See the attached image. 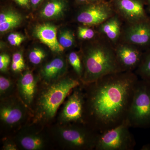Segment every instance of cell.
I'll use <instances>...</instances> for the list:
<instances>
[{
    "label": "cell",
    "instance_id": "cell-9",
    "mask_svg": "<svg viewBox=\"0 0 150 150\" xmlns=\"http://www.w3.org/2000/svg\"><path fill=\"white\" fill-rule=\"evenodd\" d=\"M146 0H114L113 8L118 16L129 23L149 18L144 8Z\"/></svg>",
    "mask_w": 150,
    "mask_h": 150
},
{
    "label": "cell",
    "instance_id": "cell-6",
    "mask_svg": "<svg viewBox=\"0 0 150 150\" xmlns=\"http://www.w3.org/2000/svg\"><path fill=\"white\" fill-rule=\"evenodd\" d=\"M126 121L120 125L100 134L95 149L133 150L136 140L130 132Z\"/></svg>",
    "mask_w": 150,
    "mask_h": 150
},
{
    "label": "cell",
    "instance_id": "cell-13",
    "mask_svg": "<svg viewBox=\"0 0 150 150\" xmlns=\"http://www.w3.org/2000/svg\"><path fill=\"white\" fill-rule=\"evenodd\" d=\"M35 34L39 40L48 46L52 51L62 52L64 48L57 39V28L50 23L39 25L35 27Z\"/></svg>",
    "mask_w": 150,
    "mask_h": 150
},
{
    "label": "cell",
    "instance_id": "cell-7",
    "mask_svg": "<svg viewBox=\"0 0 150 150\" xmlns=\"http://www.w3.org/2000/svg\"><path fill=\"white\" fill-rule=\"evenodd\" d=\"M81 88L74 89L66 101L60 113L62 123L85 124V94Z\"/></svg>",
    "mask_w": 150,
    "mask_h": 150
},
{
    "label": "cell",
    "instance_id": "cell-27",
    "mask_svg": "<svg viewBox=\"0 0 150 150\" xmlns=\"http://www.w3.org/2000/svg\"><path fill=\"white\" fill-rule=\"evenodd\" d=\"M24 40V37L17 33H12L8 37V40L11 46H18Z\"/></svg>",
    "mask_w": 150,
    "mask_h": 150
},
{
    "label": "cell",
    "instance_id": "cell-19",
    "mask_svg": "<svg viewBox=\"0 0 150 150\" xmlns=\"http://www.w3.org/2000/svg\"><path fill=\"white\" fill-rule=\"evenodd\" d=\"M65 4L62 0H51L46 4L42 12L41 15L46 18H52L61 16L64 12Z\"/></svg>",
    "mask_w": 150,
    "mask_h": 150
},
{
    "label": "cell",
    "instance_id": "cell-32",
    "mask_svg": "<svg viewBox=\"0 0 150 150\" xmlns=\"http://www.w3.org/2000/svg\"><path fill=\"white\" fill-rule=\"evenodd\" d=\"M142 150H150V144H146L143 145V146L141 148Z\"/></svg>",
    "mask_w": 150,
    "mask_h": 150
},
{
    "label": "cell",
    "instance_id": "cell-22",
    "mask_svg": "<svg viewBox=\"0 0 150 150\" xmlns=\"http://www.w3.org/2000/svg\"><path fill=\"white\" fill-rule=\"evenodd\" d=\"M59 42L63 48H69L74 45V36L72 32L69 30L62 31L59 35Z\"/></svg>",
    "mask_w": 150,
    "mask_h": 150
},
{
    "label": "cell",
    "instance_id": "cell-35",
    "mask_svg": "<svg viewBox=\"0 0 150 150\" xmlns=\"http://www.w3.org/2000/svg\"><path fill=\"white\" fill-rule=\"evenodd\" d=\"M146 3H147V0H146Z\"/></svg>",
    "mask_w": 150,
    "mask_h": 150
},
{
    "label": "cell",
    "instance_id": "cell-2",
    "mask_svg": "<svg viewBox=\"0 0 150 150\" xmlns=\"http://www.w3.org/2000/svg\"><path fill=\"white\" fill-rule=\"evenodd\" d=\"M104 39L98 40L84 50L83 85L92 83L105 76L123 72L118 64L115 49Z\"/></svg>",
    "mask_w": 150,
    "mask_h": 150
},
{
    "label": "cell",
    "instance_id": "cell-29",
    "mask_svg": "<svg viewBox=\"0 0 150 150\" xmlns=\"http://www.w3.org/2000/svg\"><path fill=\"white\" fill-rule=\"evenodd\" d=\"M4 149L5 150H16L18 149L17 146L13 142L7 141L4 144Z\"/></svg>",
    "mask_w": 150,
    "mask_h": 150
},
{
    "label": "cell",
    "instance_id": "cell-17",
    "mask_svg": "<svg viewBox=\"0 0 150 150\" xmlns=\"http://www.w3.org/2000/svg\"><path fill=\"white\" fill-rule=\"evenodd\" d=\"M19 146L25 150H39L45 146V141L41 135L35 133H23L18 138Z\"/></svg>",
    "mask_w": 150,
    "mask_h": 150
},
{
    "label": "cell",
    "instance_id": "cell-15",
    "mask_svg": "<svg viewBox=\"0 0 150 150\" xmlns=\"http://www.w3.org/2000/svg\"><path fill=\"white\" fill-rule=\"evenodd\" d=\"M67 67V64L64 59L55 58L43 67L41 71V76L48 83L54 82L64 74Z\"/></svg>",
    "mask_w": 150,
    "mask_h": 150
},
{
    "label": "cell",
    "instance_id": "cell-1",
    "mask_svg": "<svg viewBox=\"0 0 150 150\" xmlns=\"http://www.w3.org/2000/svg\"><path fill=\"white\" fill-rule=\"evenodd\" d=\"M139 79L133 72L105 76L85 86V124L101 134L126 121Z\"/></svg>",
    "mask_w": 150,
    "mask_h": 150
},
{
    "label": "cell",
    "instance_id": "cell-11",
    "mask_svg": "<svg viewBox=\"0 0 150 150\" xmlns=\"http://www.w3.org/2000/svg\"><path fill=\"white\" fill-rule=\"evenodd\" d=\"M115 49L116 59L123 72H133L139 65L144 53L136 46L125 42Z\"/></svg>",
    "mask_w": 150,
    "mask_h": 150
},
{
    "label": "cell",
    "instance_id": "cell-31",
    "mask_svg": "<svg viewBox=\"0 0 150 150\" xmlns=\"http://www.w3.org/2000/svg\"><path fill=\"white\" fill-rule=\"evenodd\" d=\"M78 2L80 3H93L104 0H77Z\"/></svg>",
    "mask_w": 150,
    "mask_h": 150
},
{
    "label": "cell",
    "instance_id": "cell-28",
    "mask_svg": "<svg viewBox=\"0 0 150 150\" xmlns=\"http://www.w3.org/2000/svg\"><path fill=\"white\" fill-rule=\"evenodd\" d=\"M10 62L9 56L6 54L0 55V70L1 71H5Z\"/></svg>",
    "mask_w": 150,
    "mask_h": 150
},
{
    "label": "cell",
    "instance_id": "cell-26",
    "mask_svg": "<svg viewBox=\"0 0 150 150\" xmlns=\"http://www.w3.org/2000/svg\"><path fill=\"white\" fill-rule=\"evenodd\" d=\"M11 81L9 79L1 76L0 77V94L1 96H4L10 92L12 88Z\"/></svg>",
    "mask_w": 150,
    "mask_h": 150
},
{
    "label": "cell",
    "instance_id": "cell-12",
    "mask_svg": "<svg viewBox=\"0 0 150 150\" xmlns=\"http://www.w3.org/2000/svg\"><path fill=\"white\" fill-rule=\"evenodd\" d=\"M25 114V107L17 100L10 99L1 104L0 118L8 127H14L20 124L24 119Z\"/></svg>",
    "mask_w": 150,
    "mask_h": 150
},
{
    "label": "cell",
    "instance_id": "cell-10",
    "mask_svg": "<svg viewBox=\"0 0 150 150\" xmlns=\"http://www.w3.org/2000/svg\"><path fill=\"white\" fill-rule=\"evenodd\" d=\"M129 24L123 31V42L146 48V50L149 49L150 18Z\"/></svg>",
    "mask_w": 150,
    "mask_h": 150
},
{
    "label": "cell",
    "instance_id": "cell-3",
    "mask_svg": "<svg viewBox=\"0 0 150 150\" xmlns=\"http://www.w3.org/2000/svg\"><path fill=\"white\" fill-rule=\"evenodd\" d=\"M80 85L78 80L71 78L50 83L42 91L38 99L35 110L37 120L48 121L54 118L67 96Z\"/></svg>",
    "mask_w": 150,
    "mask_h": 150
},
{
    "label": "cell",
    "instance_id": "cell-34",
    "mask_svg": "<svg viewBox=\"0 0 150 150\" xmlns=\"http://www.w3.org/2000/svg\"><path fill=\"white\" fill-rule=\"evenodd\" d=\"M147 4L148 5V8L150 12V0H147Z\"/></svg>",
    "mask_w": 150,
    "mask_h": 150
},
{
    "label": "cell",
    "instance_id": "cell-33",
    "mask_svg": "<svg viewBox=\"0 0 150 150\" xmlns=\"http://www.w3.org/2000/svg\"><path fill=\"white\" fill-rule=\"evenodd\" d=\"M42 0H30L31 4L33 6H36L38 4L42 1Z\"/></svg>",
    "mask_w": 150,
    "mask_h": 150
},
{
    "label": "cell",
    "instance_id": "cell-25",
    "mask_svg": "<svg viewBox=\"0 0 150 150\" xmlns=\"http://www.w3.org/2000/svg\"><path fill=\"white\" fill-rule=\"evenodd\" d=\"M78 37L83 40H89L93 38L95 33L91 28L87 27L79 26L78 28Z\"/></svg>",
    "mask_w": 150,
    "mask_h": 150
},
{
    "label": "cell",
    "instance_id": "cell-21",
    "mask_svg": "<svg viewBox=\"0 0 150 150\" xmlns=\"http://www.w3.org/2000/svg\"><path fill=\"white\" fill-rule=\"evenodd\" d=\"M68 59L70 64L81 81L83 76L84 68L80 57L76 52H72L69 55Z\"/></svg>",
    "mask_w": 150,
    "mask_h": 150
},
{
    "label": "cell",
    "instance_id": "cell-18",
    "mask_svg": "<svg viewBox=\"0 0 150 150\" xmlns=\"http://www.w3.org/2000/svg\"><path fill=\"white\" fill-rule=\"evenodd\" d=\"M22 20L21 16L16 12L7 11L0 14V31L6 32L17 27Z\"/></svg>",
    "mask_w": 150,
    "mask_h": 150
},
{
    "label": "cell",
    "instance_id": "cell-5",
    "mask_svg": "<svg viewBox=\"0 0 150 150\" xmlns=\"http://www.w3.org/2000/svg\"><path fill=\"white\" fill-rule=\"evenodd\" d=\"M99 134L85 124L73 123L57 130V137L62 144L74 150L95 149Z\"/></svg>",
    "mask_w": 150,
    "mask_h": 150
},
{
    "label": "cell",
    "instance_id": "cell-23",
    "mask_svg": "<svg viewBox=\"0 0 150 150\" xmlns=\"http://www.w3.org/2000/svg\"><path fill=\"white\" fill-rule=\"evenodd\" d=\"M25 67V63L23 56L20 52L15 53L12 57V69L14 72H18L21 71Z\"/></svg>",
    "mask_w": 150,
    "mask_h": 150
},
{
    "label": "cell",
    "instance_id": "cell-30",
    "mask_svg": "<svg viewBox=\"0 0 150 150\" xmlns=\"http://www.w3.org/2000/svg\"><path fill=\"white\" fill-rule=\"evenodd\" d=\"M18 4L22 6H28L29 4L30 0H13Z\"/></svg>",
    "mask_w": 150,
    "mask_h": 150
},
{
    "label": "cell",
    "instance_id": "cell-14",
    "mask_svg": "<svg viewBox=\"0 0 150 150\" xmlns=\"http://www.w3.org/2000/svg\"><path fill=\"white\" fill-rule=\"evenodd\" d=\"M36 86L37 80L30 71L25 72L20 78L18 84V93L25 105H30L33 101Z\"/></svg>",
    "mask_w": 150,
    "mask_h": 150
},
{
    "label": "cell",
    "instance_id": "cell-20",
    "mask_svg": "<svg viewBox=\"0 0 150 150\" xmlns=\"http://www.w3.org/2000/svg\"><path fill=\"white\" fill-rule=\"evenodd\" d=\"M136 74L141 79L150 83V48L143 54L141 63L136 71Z\"/></svg>",
    "mask_w": 150,
    "mask_h": 150
},
{
    "label": "cell",
    "instance_id": "cell-8",
    "mask_svg": "<svg viewBox=\"0 0 150 150\" xmlns=\"http://www.w3.org/2000/svg\"><path fill=\"white\" fill-rule=\"evenodd\" d=\"M113 6L104 1L92 3L78 13L77 20L87 26L100 25L114 15Z\"/></svg>",
    "mask_w": 150,
    "mask_h": 150
},
{
    "label": "cell",
    "instance_id": "cell-4",
    "mask_svg": "<svg viewBox=\"0 0 150 150\" xmlns=\"http://www.w3.org/2000/svg\"><path fill=\"white\" fill-rule=\"evenodd\" d=\"M126 121L130 127L150 128V83L139 79L135 88Z\"/></svg>",
    "mask_w": 150,
    "mask_h": 150
},
{
    "label": "cell",
    "instance_id": "cell-24",
    "mask_svg": "<svg viewBox=\"0 0 150 150\" xmlns=\"http://www.w3.org/2000/svg\"><path fill=\"white\" fill-rule=\"evenodd\" d=\"M45 52L38 48H35L30 52L29 59L30 62L33 64L37 65L40 64L46 57Z\"/></svg>",
    "mask_w": 150,
    "mask_h": 150
},
{
    "label": "cell",
    "instance_id": "cell-16",
    "mask_svg": "<svg viewBox=\"0 0 150 150\" xmlns=\"http://www.w3.org/2000/svg\"><path fill=\"white\" fill-rule=\"evenodd\" d=\"M99 31L114 45L121 35V23L119 16L114 15L99 25Z\"/></svg>",
    "mask_w": 150,
    "mask_h": 150
}]
</instances>
